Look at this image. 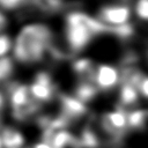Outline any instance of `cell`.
<instances>
[{
  "instance_id": "6da1fadb",
  "label": "cell",
  "mask_w": 148,
  "mask_h": 148,
  "mask_svg": "<svg viewBox=\"0 0 148 148\" xmlns=\"http://www.w3.org/2000/svg\"><path fill=\"white\" fill-rule=\"evenodd\" d=\"M54 46L52 29L43 23H31L17 34L14 45V57L21 64H35L45 58Z\"/></svg>"
},
{
  "instance_id": "7a4b0ae2",
  "label": "cell",
  "mask_w": 148,
  "mask_h": 148,
  "mask_svg": "<svg viewBox=\"0 0 148 148\" xmlns=\"http://www.w3.org/2000/svg\"><path fill=\"white\" fill-rule=\"evenodd\" d=\"M109 25L82 12H71L65 18V38L68 47L79 52L98 35L109 34Z\"/></svg>"
},
{
  "instance_id": "3957f363",
  "label": "cell",
  "mask_w": 148,
  "mask_h": 148,
  "mask_svg": "<svg viewBox=\"0 0 148 148\" xmlns=\"http://www.w3.org/2000/svg\"><path fill=\"white\" fill-rule=\"evenodd\" d=\"M7 92L12 116L17 121H27L39 113L42 104L34 98L28 86L12 82L7 86Z\"/></svg>"
},
{
  "instance_id": "277c9868",
  "label": "cell",
  "mask_w": 148,
  "mask_h": 148,
  "mask_svg": "<svg viewBox=\"0 0 148 148\" xmlns=\"http://www.w3.org/2000/svg\"><path fill=\"white\" fill-rule=\"evenodd\" d=\"M98 126L108 138L119 145L124 135L131 130L128 124V112L123 108L108 111L101 116Z\"/></svg>"
},
{
  "instance_id": "5b68a950",
  "label": "cell",
  "mask_w": 148,
  "mask_h": 148,
  "mask_svg": "<svg viewBox=\"0 0 148 148\" xmlns=\"http://www.w3.org/2000/svg\"><path fill=\"white\" fill-rule=\"evenodd\" d=\"M29 88L34 98L40 104L49 103L57 96V86L46 72H38Z\"/></svg>"
},
{
  "instance_id": "8992f818",
  "label": "cell",
  "mask_w": 148,
  "mask_h": 148,
  "mask_svg": "<svg viewBox=\"0 0 148 148\" xmlns=\"http://www.w3.org/2000/svg\"><path fill=\"white\" fill-rule=\"evenodd\" d=\"M131 17V8L124 3H112L99 8L98 20L104 24L109 23L112 27L123 25L128 22Z\"/></svg>"
},
{
  "instance_id": "52a82bcc",
  "label": "cell",
  "mask_w": 148,
  "mask_h": 148,
  "mask_svg": "<svg viewBox=\"0 0 148 148\" xmlns=\"http://www.w3.org/2000/svg\"><path fill=\"white\" fill-rule=\"evenodd\" d=\"M121 82V72L111 65H99L96 67L94 83L98 90L108 91Z\"/></svg>"
},
{
  "instance_id": "ba28073f",
  "label": "cell",
  "mask_w": 148,
  "mask_h": 148,
  "mask_svg": "<svg viewBox=\"0 0 148 148\" xmlns=\"http://www.w3.org/2000/svg\"><path fill=\"white\" fill-rule=\"evenodd\" d=\"M0 134L2 140V148H22L24 145V136L20 131L13 127H1Z\"/></svg>"
},
{
  "instance_id": "9c48e42d",
  "label": "cell",
  "mask_w": 148,
  "mask_h": 148,
  "mask_svg": "<svg viewBox=\"0 0 148 148\" xmlns=\"http://www.w3.org/2000/svg\"><path fill=\"white\" fill-rule=\"evenodd\" d=\"M28 3L37 12L45 15H53L64 9L62 0H29Z\"/></svg>"
},
{
  "instance_id": "30bf717a",
  "label": "cell",
  "mask_w": 148,
  "mask_h": 148,
  "mask_svg": "<svg viewBox=\"0 0 148 148\" xmlns=\"http://www.w3.org/2000/svg\"><path fill=\"white\" fill-rule=\"evenodd\" d=\"M74 95L77 99H80L82 103H89L91 102L98 94V89L92 82L88 81H80L75 89H74Z\"/></svg>"
},
{
  "instance_id": "8fae6325",
  "label": "cell",
  "mask_w": 148,
  "mask_h": 148,
  "mask_svg": "<svg viewBox=\"0 0 148 148\" xmlns=\"http://www.w3.org/2000/svg\"><path fill=\"white\" fill-rule=\"evenodd\" d=\"M139 89L130 82H121L119 91V102L121 105H133L139 99Z\"/></svg>"
},
{
  "instance_id": "7c38bea8",
  "label": "cell",
  "mask_w": 148,
  "mask_h": 148,
  "mask_svg": "<svg viewBox=\"0 0 148 148\" xmlns=\"http://www.w3.org/2000/svg\"><path fill=\"white\" fill-rule=\"evenodd\" d=\"M131 130H142L148 125V110H134L128 112Z\"/></svg>"
},
{
  "instance_id": "4fadbf2b",
  "label": "cell",
  "mask_w": 148,
  "mask_h": 148,
  "mask_svg": "<svg viewBox=\"0 0 148 148\" xmlns=\"http://www.w3.org/2000/svg\"><path fill=\"white\" fill-rule=\"evenodd\" d=\"M14 72L13 60L8 57L0 58V82L8 80Z\"/></svg>"
},
{
  "instance_id": "5bb4252c",
  "label": "cell",
  "mask_w": 148,
  "mask_h": 148,
  "mask_svg": "<svg viewBox=\"0 0 148 148\" xmlns=\"http://www.w3.org/2000/svg\"><path fill=\"white\" fill-rule=\"evenodd\" d=\"M135 13L140 20L148 22V0H138L135 3Z\"/></svg>"
},
{
  "instance_id": "9a60e30c",
  "label": "cell",
  "mask_w": 148,
  "mask_h": 148,
  "mask_svg": "<svg viewBox=\"0 0 148 148\" xmlns=\"http://www.w3.org/2000/svg\"><path fill=\"white\" fill-rule=\"evenodd\" d=\"M10 38L5 34H0V58L5 57V54L10 50Z\"/></svg>"
},
{
  "instance_id": "2e32d148",
  "label": "cell",
  "mask_w": 148,
  "mask_h": 148,
  "mask_svg": "<svg viewBox=\"0 0 148 148\" xmlns=\"http://www.w3.org/2000/svg\"><path fill=\"white\" fill-rule=\"evenodd\" d=\"M29 0H0V6L5 9H16L23 3H28Z\"/></svg>"
},
{
  "instance_id": "e0dca14e",
  "label": "cell",
  "mask_w": 148,
  "mask_h": 148,
  "mask_svg": "<svg viewBox=\"0 0 148 148\" xmlns=\"http://www.w3.org/2000/svg\"><path fill=\"white\" fill-rule=\"evenodd\" d=\"M139 92L148 98V76H143V79L141 80L139 84Z\"/></svg>"
},
{
  "instance_id": "ac0fdd59",
  "label": "cell",
  "mask_w": 148,
  "mask_h": 148,
  "mask_svg": "<svg viewBox=\"0 0 148 148\" xmlns=\"http://www.w3.org/2000/svg\"><path fill=\"white\" fill-rule=\"evenodd\" d=\"M7 27H8V18L3 15V13L0 12V34H2V31H5Z\"/></svg>"
},
{
  "instance_id": "d6986e66",
  "label": "cell",
  "mask_w": 148,
  "mask_h": 148,
  "mask_svg": "<svg viewBox=\"0 0 148 148\" xmlns=\"http://www.w3.org/2000/svg\"><path fill=\"white\" fill-rule=\"evenodd\" d=\"M29 148H51L46 142H44V141H40V142H38V143H35L34 146H31V147H29Z\"/></svg>"
},
{
  "instance_id": "ffe728a7",
  "label": "cell",
  "mask_w": 148,
  "mask_h": 148,
  "mask_svg": "<svg viewBox=\"0 0 148 148\" xmlns=\"http://www.w3.org/2000/svg\"><path fill=\"white\" fill-rule=\"evenodd\" d=\"M3 97L0 94V121H1V116H2V111H3Z\"/></svg>"
},
{
  "instance_id": "44dd1931",
  "label": "cell",
  "mask_w": 148,
  "mask_h": 148,
  "mask_svg": "<svg viewBox=\"0 0 148 148\" xmlns=\"http://www.w3.org/2000/svg\"><path fill=\"white\" fill-rule=\"evenodd\" d=\"M119 1H123V2H125V1H127V0H119Z\"/></svg>"
}]
</instances>
